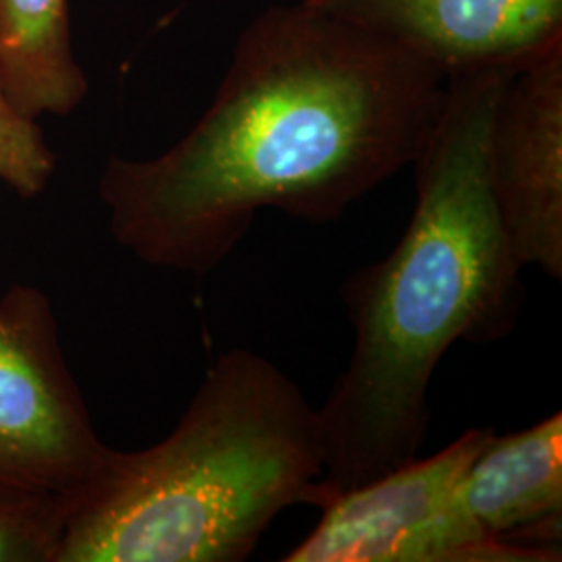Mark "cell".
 <instances>
[{
	"instance_id": "1",
	"label": "cell",
	"mask_w": 562,
	"mask_h": 562,
	"mask_svg": "<svg viewBox=\"0 0 562 562\" xmlns=\"http://www.w3.org/2000/svg\"><path fill=\"white\" fill-rule=\"evenodd\" d=\"M448 78L306 2L273 4L241 30L215 99L153 159L111 157L99 196L136 259L204 276L262 211L331 223L411 167Z\"/></svg>"
},
{
	"instance_id": "2",
	"label": "cell",
	"mask_w": 562,
	"mask_h": 562,
	"mask_svg": "<svg viewBox=\"0 0 562 562\" xmlns=\"http://www.w3.org/2000/svg\"><path fill=\"white\" fill-rule=\"evenodd\" d=\"M510 74L448 78L442 113L411 165L415 209L401 241L341 285L355 346L319 406L325 504L417 459L443 355L461 340H503L517 323L525 267L490 178L492 125Z\"/></svg>"
},
{
	"instance_id": "3",
	"label": "cell",
	"mask_w": 562,
	"mask_h": 562,
	"mask_svg": "<svg viewBox=\"0 0 562 562\" xmlns=\"http://www.w3.org/2000/svg\"><path fill=\"white\" fill-rule=\"evenodd\" d=\"M319 408L276 362L234 348L176 429L71 504L55 562H241L285 508H322Z\"/></svg>"
},
{
	"instance_id": "4",
	"label": "cell",
	"mask_w": 562,
	"mask_h": 562,
	"mask_svg": "<svg viewBox=\"0 0 562 562\" xmlns=\"http://www.w3.org/2000/svg\"><path fill=\"white\" fill-rule=\"evenodd\" d=\"M492 434V427L469 429L434 457L336 494L317 527L281 561H561V552L490 538L464 508V471Z\"/></svg>"
},
{
	"instance_id": "5",
	"label": "cell",
	"mask_w": 562,
	"mask_h": 562,
	"mask_svg": "<svg viewBox=\"0 0 562 562\" xmlns=\"http://www.w3.org/2000/svg\"><path fill=\"white\" fill-rule=\"evenodd\" d=\"M115 452L92 425L48 296L11 285L0 296V482L78 501Z\"/></svg>"
},
{
	"instance_id": "6",
	"label": "cell",
	"mask_w": 562,
	"mask_h": 562,
	"mask_svg": "<svg viewBox=\"0 0 562 562\" xmlns=\"http://www.w3.org/2000/svg\"><path fill=\"white\" fill-rule=\"evenodd\" d=\"M496 209L522 267L562 278V44L513 71L490 138Z\"/></svg>"
},
{
	"instance_id": "7",
	"label": "cell",
	"mask_w": 562,
	"mask_h": 562,
	"mask_svg": "<svg viewBox=\"0 0 562 562\" xmlns=\"http://www.w3.org/2000/svg\"><path fill=\"white\" fill-rule=\"evenodd\" d=\"M446 78L521 69L562 44V0H302Z\"/></svg>"
},
{
	"instance_id": "8",
	"label": "cell",
	"mask_w": 562,
	"mask_h": 562,
	"mask_svg": "<svg viewBox=\"0 0 562 562\" xmlns=\"http://www.w3.org/2000/svg\"><path fill=\"white\" fill-rule=\"evenodd\" d=\"M464 508L501 542L561 552L562 415L490 436L467 467Z\"/></svg>"
},
{
	"instance_id": "9",
	"label": "cell",
	"mask_w": 562,
	"mask_h": 562,
	"mask_svg": "<svg viewBox=\"0 0 562 562\" xmlns=\"http://www.w3.org/2000/svg\"><path fill=\"white\" fill-rule=\"evenodd\" d=\"M0 83L25 117H65L88 94L69 0H0Z\"/></svg>"
},
{
	"instance_id": "10",
	"label": "cell",
	"mask_w": 562,
	"mask_h": 562,
	"mask_svg": "<svg viewBox=\"0 0 562 562\" xmlns=\"http://www.w3.org/2000/svg\"><path fill=\"white\" fill-rule=\"evenodd\" d=\"M74 501L0 482V562H55Z\"/></svg>"
},
{
	"instance_id": "11",
	"label": "cell",
	"mask_w": 562,
	"mask_h": 562,
	"mask_svg": "<svg viewBox=\"0 0 562 562\" xmlns=\"http://www.w3.org/2000/svg\"><path fill=\"white\" fill-rule=\"evenodd\" d=\"M55 173V155L41 125L25 117L0 83V181L21 199H36Z\"/></svg>"
}]
</instances>
